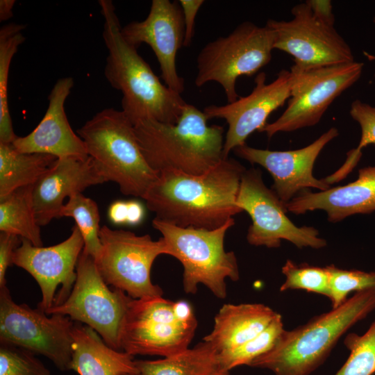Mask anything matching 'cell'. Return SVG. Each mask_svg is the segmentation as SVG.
Returning a JSON list of instances; mask_svg holds the SVG:
<instances>
[{
    "label": "cell",
    "mask_w": 375,
    "mask_h": 375,
    "mask_svg": "<svg viewBox=\"0 0 375 375\" xmlns=\"http://www.w3.org/2000/svg\"><path fill=\"white\" fill-rule=\"evenodd\" d=\"M245 170L240 162L226 158L199 175L163 171L144 199L160 221L183 228L215 229L243 211L237 198Z\"/></svg>",
    "instance_id": "obj_1"
},
{
    "label": "cell",
    "mask_w": 375,
    "mask_h": 375,
    "mask_svg": "<svg viewBox=\"0 0 375 375\" xmlns=\"http://www.w3.org/2000/svg\"><path fill=\"white\" fill-rule=\"evenodd\" d=\"M98 3L104 19L103 38L108 49L104 74L110 85L122 93V110L133 125L143 119L176 124L187 102L162 83L138 48L124 39L112 1Z\"/></svg>",
    "instance_id": "obj_2"
},
{
    "label": "cell",
    "mask_w": 375,
    "mask_h": 375,
    "mask_svg": "<svg viewBox=\"0 0 375 375\" xmlns=\"http://www.w3.org/2000/svg\"><path fill=\"white\" fill-rule=\"evenodd\" d=\"M204 112L186 103L175 124L143 119L134 124L142 153L149 165L160 173L175 170L203 174L224 158V127L208 125Z\"/></svg>",
    "instance_id": "obj_3"
},
{
    "label": "cell",
    "mask_w": 375,
    "mask_h": 375,
    "mask_svg": "<svg viewBox=\"0 0 375 375\" xmlns=\"http://www.w3.org/2000/svg\"><path fill=\"white\" fill-rule=\"evenodd\" d=\"M375 309V288L356 292L341 306L281 333L275 345L250 367L274 375H310L327 358L338 340Z\"/></svg>",
    "instance_id": "obj_4"
},
{
    "label": "cell",
    "mask_w": 375,
    "mask_h": 375,
    "mask_svg": "<svg viewBox=\"0 0 375 375\" xmlns=\"http://www.w3.org/2000/svg\"><path fill=\"white\" fill-rule=\"evenodd\" d=\"M77 134L106 182L116 183L124 195L144 199L159 173L146 161L134 125L122 110H101Z\"/></svg>",
    "instance_id": "obj_5"
},
{
    "label": "cell",
    "mask_w": 375,
    "mask_h": 375,
    "mask_svg": "<svg viewBox=\"0 0 375 375\" xmlns=\"http://www.w3.org/2000/svg\"><path fill=\"white\" fill-rule=\"evenodd\" d=\"M234 224L232 218L222 226L208 230L183 228L153 219L152 226L162 234L168 255L183 266V284L186 293L195 294L198 285L202 284L223 299L227 294L226 279L239 280L235 254L224 249L226 233Z\"/></svg>",
    "instance_id": "obj_6"
},
{
    "label": "cell",
    "mask_w": 375,
    "mask_h": 375,
    "mask_svg": "<svg viewBox=\"0 0 375 375\" xmlns=\"http://www.w3.org/2000/svg\"><path fill=\"white\" fill-rule=\"evenodd\" d=\"M197 324L187 301L132 299L120 330L119 350L133 356H171L189 349Z\"/></svg>",
    "instance_id": "obj_7"
},
{
    "label": "cell",
    "mask_w": 375,
    "mask_h": 375,
    "mask_svg": "<svg viewBox=\"0 0 375 375\" xmlns=\"http://www.w3.org/2000/svg\"><path fill=\"white\" fill-rule=\"evenodd\" d=\"M274 42V33L267 25L241 23L228 35L209 42L201 49L197 58L196 86L217 82L228 103L234 102L240 97L238 78L251 76L267 65L272 59Z\"/></svg>",
    "instance_id": "obj_8"
},
{
    "label": "cell",
    "mask_w": 375,
    "mask_h": 375,
    "mask_svg": "<svg viewBox=\"0 0 375 375\" xmlns=\"http://www.w3.org/2000/svg\"><path fill=\"white\" fill-rule=\"evenodd\" d=\"M101 251L95 260L103 281L134 299L162 297L160 286L151 280V269L156 258L168 255L162 238L153 240L149 234L138 235L126 230L100 228Z\"/></svg>",
    "instance_id": "obj_9"
},
{
    "label": "cell",
    "mask_w": 375,
    "mask_h": 375,
    "mask_svg": "<svg viewBox=\"0 0 375 375\" xmlns=\"http://www.w3.org/2000/svg\"><path fill=\"white\" fill-rule=\"evenodd\" d=\"M74 322L59 314L15 303L7 286L0 288V342L50 360L60 371L71 370Z\"/></svg>",
    "instance_id": "obj_10"
},
{
    "label": "cell",
    "mask_w": 375,
    "mask_h": 375,
    "mask_svg": "<svg viewBox=\"0 0 375 375\" xmlns=\"http://www.w3.org/2000/svg\"><path fill=\"white\" fill-rule=\"evenodd\" d=\"M132 299L121 290L110 288L99 274L94 259L83 251L69 297L46 313L65 315L89 326L109 347L119 350L120 330Z\"/></svg>",
    "instance_id": "obj_11"
},
{
    "label": "cell",
    "mask_w": 375,
    "mask_h": 375,
    "mask_svg": "<svg viewBox=\"0 0 375 375\" xmlns=\"http://www.w3.org/2000/svg\"><path fill=\"white\" fill-rule=\"evenodd\" d=\"M291 13L289 21L269 19L266 25L274 33V49L293 57L292 73L355 61L351 47L334 26L319 21L306 2L295 5Z\"/></svg>",
    "instance_id": "obj_12"
},
{
    "label": "cell",
    "mask_w": 375,
    "mask_h": 375,
    "mask_svg": "<svg viewBox=\"0 0 375 375\" xmlns=\"http://www.w3.org/2000/svg\"><path fill=\"white\" fill-rule=\"evenodd\" d=\"M364 63L353 62L292 73L291 96L283 114L260 132L269 138L317 124L329 106L361 76Z\"/></svg>",
    "instance_id": "obj_13"
},
{
    "label": "cell",
    "mask_w": 375,
    "mask_h": 375,
    "mask_svg": "<svg viewBox=\"0 0 375 375\" xmlns=\"http://www.w3.org/2000/svg\"><path fill=\"white\" fill-rule=\"evenodd\" d=\"M237 204L250 216L252 224L247 235V242L253 246L278 248L281 240L297 247L321 249L326 241L319 237L312 226L299 227L286 215L285 204L263 182L258 169H246L242 176Z\"/></svg>",
    "instance_id": "obj_14"
},
{
    "label": "cell",
    "mask_w": 375,
    "mask_h": 375,
    "mask_svg": "<svg viewBox=\"0 0 375 375\" xmlns=\"http://www.w3.org/2000/svg\"><path fill=\"white\" fill-rule=\"evenodd\" d=\"M84 248L83 236L75 224L64 241L47 247H35L21 238L12 265L29 273L40 286L38 308L45 312L69 297L76 279V265Z\"/></svg>",
    "instance_id": "obj_15"
},
{
    "label": "cell",
    "mask_w": 375,
    "mask_h": 375,
    "mask_svg": "<svg viewBox=\"0 0 375 375\" xmlns=\"http://www.w3.org/2000/svg\"><path fill=\"white\" fill-rule=\"evenodd\" d=\"M266 74L261 72L255 77V86L249 95L224 106L204 108L203 112L208 119H224L228 124L223 149L224 158H228L234 149L246 144L252 133L260 132L267 124L269 115L290 99L292 81L290 71L282 69L269 83H266Z\"/></svg>",
    "instance_id": "obj_16"
},
{
    "label": "cell",
    "mask_w": 375,
    "mask_h": 375,
    "mask_svg": "<svg viewBox=\"0 0 375 375\" xmlns=\"http://www.w3.org/2000/svg\"><path fill=\"white\" fill-rule=\"evenodd\" d=\"M124 39L138 48L142 43L150 46L159 63L165 84L181 94L185 81L176 68V55L183 47L185 25L178 1L153 0L147 17L131 22L122 28Z\"/></svg>",
    "instance_id": "obj_17"
},
{
    "label": "cell",
    "mask_w": 375,
    "mask_h": 375,
    "mask_svg": "<svg viewBox=\"0 0 375 375\" xmlns=\"http://www.w3.org/2000/svg\"><path fill=\"white\" fill-rule=\"evenodd\" d=\"M339 135L332 127L316 140L301 149L291 151H270L256 149L244 144L234 149V153L251 164H258L272 175V190L286 204L303 190L313 188L324 191L331 185L317 179L312 169L324 147Z\"/></svg>",
    "instance_id": "obj_18"
},
{
    "label": "cell",
    "mask_w": 375,
    "mask_h": 375,
    "mask_svg": "<svg viewBox=\"0 0 375 375\" xmlns=\"http://www.w3.org/2000/svg\"><path fill=\"white\" fill-rule=\"evenodd\" d=\"M74 86L72 77L58 79L49 96L47 111L38 126L28 135L12 142L22 153L54 156L57 158L88 157L83 140L72 130L65 110V103Z\"/></svg>",
    "instance_id": "obj_19"
},
{
    "label": "cell",
    "mask_w": 375,
    "mask_h": 375,
    "mask_svg": "<svg viewBox=\"0 0 375 375\" xmlns=\"http://www.w3.org/2000/svg\"><path fill=\"white\" fill-rule=\"evenodd\" d=\"M105 182L90 156L57 158L33 185V200L38 224L44 226L53 219L60 218L66 197Z\"/></svg>",
    "instance_id": "obj_20"
},
{
    "label": "cell",
    "mask_w": 375,
    "mask_h": 375,
    "mask_svg": "<svg viewBox=\"0 0 375 375\" xmlns=\"http://www.w3.org/2000/svg\"><path fill=\"white\" fill-rule=\"evenodd\" d=\"M287 212L302 215L322 210L335 223L356 214L375 211V165L359 169L358 179L318 192L305 190L285 204Z\"/></svg>",
    "instance_id": "obj_21"
},
{
    "label": "cell",
    "mask_w": 375,
    "mask_h": 375,
    "mask_svg": "<svg viewBox=\"0 0 375 375\" xmlns=\"http://www.w3.org/2000/svg\"><path fill=\"white\" fill-rule=\"evenodd\" d=\"M278 314L262 303L224 304L215 317L212 331L203 341L219 353L233 349L259 335Z\"/></svg>",
    "instance_id": "obj_22"
},
{
    "label": "cell",
    "mask_w": 375,
    "mask_h": 375,
    "mask_svg": "<svg viewBox=\"0 0 375 375\" xmlns=\"http://www.w3.org/2000/svg\"><path fill=\"white\" fill-rule=\"evenodd\" d=\"M71 370L79 375L138 373L133 356L109 347L90 327L74 322Z\"/></svg>",
    "instance_id": "obj_23"
},
{
    "label": "cell",
    "mask_w": 375,
    "mask_h": 375,
    "mask_svg": "<svg viewBox=\"0 0 375 375\" xmlns=\"http://www.w3.org/2000/svg\"><path fill=\"white\" fill-rule=\"evenodd\" d=\"M56 159L49 154L22 153L12 143L0 142V197L34 185Z\"/></svg>",
    "instance_id": "obj_24"
},
{
    "label": "cell",
    "mask_w": 375,
    "mask_h": 375,
    "mask_svg": "<svg viewBox=\"0 0 375 375\" xmlns=\"http://www.w3.org/2000/svg\"><path fill=\"white\" fill-rule=\"evenodd\" d=\"M140 375H206L219 368V352L203 341L192 349L156 360H135Z\"/></svg>",
    "instance_id": "obj_25"
},
{
    "label": "cell",
    "mask_w": 375,
    "mask_h": 375,
    "mask_svg": "<svg viewBox=\"0 0 375 375\" xmlns=\"http://www.w3.org/2000/svg\"><path fill=\"white\" fill-rule=\"evenodd\" d=\"M33 185L19 188L0 197V231L17 235L35 247H43L33 200Z\"/></svg>",
    "instance_id": "obj_26"
},
{
    "label": "cell",
    "mask_w": 375,
    "mask_h": 375,
    "mask_svg": "<svg viewBox=\"0 0 375 375\" xmlns=\"http://www.w3.org/2000/svg\"><path fill=\"white\" fill-rule=\"evenodd\" d=\"M25 24L10 23L0 28V142L12 143L17 138L8 106V77L12 58L25 41Z\"/></svg>",
    "instance_id": "obj_27"
},
{
    "label": "cell",
    "mask_w": 375,
    "mask_h": 375,
    "mask_svg": "<svg viewBox=\"0 0 375 375\" xmlns=\"http://www.w3.org/2000/svg\"><path fill=\"white\" fill-rule=\"evenodd\" d=\"M59 217H70L75 220L84 240L83 251L97 260L102 247L99 238L100 215L97 203L82 193L74 194L63 205Z\"/></svg>",
    "instance_id": "obj_28"
},
{
    "label": "cell",
    "mask_w": 375,
    "mask_h": 375,
    "mask_svg": "<svg viewBox=\"0 0 375 375\" xmlns=\"http://www.w3.org/2000/svg\"><path fill=\"white\" fill-rule=\"evenodd\" d=\"M282 316L278 313L269 326L255 338L233 349L219 353L220 369L230 371L248 365L257 357L269 351L284 331Z\"/></svg>",
    "instance_id": "obj_29"
},
{
    "label": "cell",
    "mask_w": 375,
    "mask_h": 375,
    "mask_svg": "<svg viewBox=\"0 0 375 375\" xmlns=\"http://www.w3.org/2000/svg\"><path fill=\"white\" fill-rule=\"evenodd\" d=\"M344 343L350 354L335 375H372L375 372V319L364 334L349 333Z\"/></svg>",
    "instance_id": "obj_30"
},
{
    "label": "cell",
    "mask_w": 375,
    "mask_h": 375,
    "mask_svg": "<svg viewBox=\"0 0 375 375\" xmlns=\"http://www.w3.org/2000/svg\"><path fill=\"white\" fill-rule=\"evenodd\" d=\"M282 273L285 276V282L280 291L303 290L329 297V275L326 268L310 265L307 263L298 265L287 260L282 267Z\"/></svg>",
    "instance_id": "obj_31"
},
{
    "label": "cell",
    "mask_w": 375,
    "mask_h": 375,
    "mask_svg": "<svg viewBox=\"0 0 375 375\" xmlns=\"http://www.w3.org/2000/svg\"><path fill=\"white\" fill-rule=\"evenodd\" d=\"M326 268L329 275V297L332 308L341 306L347 299V295L375 288V272L360 270H347L338 268L334 265Z\"/></svg>",
    "instance_id": "obj_32"
},
{
    "label": "cell",
    "mask_w": 375,
    "mask_h": 375,
    "mask_svg": "<svg viewBox=\"0 0 375 375\" xmlns=\"http://www.w3.org/2000/svg\"><path fill=\"white\" fill-rule=\"evenodd\" d=\"M0 375H51V373L33 353L1 343Z\"/></svg>",
    "instance_id": "obj_33"
},
{
    "label": "cell",
    "mask_w": 375,
    "mask_h": 375,
    "mask_svg": "<svg viewBox=\"0 0 375 375\" xmlns=\"http://www.w3.org/2000/svg\"><path fill=\"white\" fill-rule=\"evenodd\" d=\"M349 114L361 129V137L356 149L362 151L369 144H375V106L357 99L351 103Z\"/></svg>",
    "instance_id": "obj_34"
},
{
    "label": "cell",
    "mask_w": 375,
    "mask_h": 375,
    "mask_svg": "<svg viewBox=\"0 0 375 375\" xmlns=\"http://www.w3.org/2000/svg\"><path fill=\"white\" fill-rule=\"evenodd\" d=\"M21 244V238L14 234L0 232V288L6 286V273L12 265L15 251Z\"/></svg>",
    "instance_id": "obj_35"
},
{
    "label": "cell",
    "mask_w": 375,
    "mask_h": 375,
    "mask_svg": "<svg viewBox=\"0 0 375 375\" xmlns=\"http://www.w3.org/2000/svg\"><path fill=\"white\" fill-rule=\"evenodd\" d=\"M179 4L181 7L184 25H185V38L183 47H189L194 37L195 17L204 3L203 0H179Z\"/></svg>",
    "instance_id": "obj_36"
},
{
    "label": "cell",
    "mask_w": 375,
    "mask_h": 375,
    "mask_svg": "<svg viewBox=\"0 0 375 375\" xmlns=\"http://www.w3.org/2000/svg\"><path fill=\"white\" fill-rule=\"evenodd\" d=\"M310 7L313 15L320 22L334 26L335 16L330 0H307L305 1Z\"/></svg>",
    "instance_id": "obj_37"
},
{
    "label": "cell",
    "mask_w": 375,
    "mask_h": 375,
    "mask_svg": "<svg viewBox=\"0 0 375 375\" xmlns=\"http://www.w3.org/2000/svg\"><path fill=\"white\" fill-rule=\"evenodd\" d=\"M109 220L115 224H127L128 201H115L108 207Z\"/></svg>",
    "instance_id": "obj_38"
},
{
    "label": "cell",
    "mask_w": 375,
    "mask_h": 375,
    "mask_svg": "<svg viewBox=\"0 0 375 375\" xmlns=\"http://www.w3.org/2000/svg\"><path fill=\"white\" fill-rule=\"evenodd\" d=\"M145 210L142 204L137 200L128 201L127 224L132 226L140 224L144 219Z\"/></svg>",
    "instance_id": "obj_39"
},
{
    "label": "cell",
    "mask_w": 375,
    "mask_h": 375,
    "mask_svg": "<svg viewBox=\"0 0 375 375\" xmlns=\"http://www.w3.org/2000/svg\"><path fill=\"white\" fill-rule=\"evenodd\" d=\"M15 3V0L0 1V22L6 21L13 16L12 9Z\"/></svg>",
    "instance_id": "obj_40"
},
{
    "label": "cell",
    "mask_w": 375,
    "mask_h": 375,
    "mask_svg": "<svg viewBox=\"0 0 375 375\" xmlns=\"http://www.w3.org/2000/svg\"><path fill=\"white\" fill-rule=\"evenodd\" d=\"M206 375H230L229 371L218 368Z\"/></svg>",
    "instance_id": "obj_41"
},
{
    "label": "cell",
    "mask_w": 375,
    "mask_h": 375,
    "mask_svg": "<svg viewBox=\"0 0 375 375\" xmlns=\"http://www.w3.org/2000/svg\"><path fill=\"white\" fill-rule=\"evenodd\" d=\"M122 375H140L139 373H127V374H123Z\"/></svg>",
    "instance_id": "obj_42"
},
{
    "label": "cell",
    "mask_w": 375,
    "mask_h": 375,
    "mask_svg": "<svg viewBox=\"0 0 375 375\" xmlns=\"http://www.w3.org/2000/svg\"><path fill=\"white\" fill-rule=\"evenodd\" d=\"M373 22L375 23V16H374V17L373 19ZM369 57L372 58V59H375V56H370Z\"/></svg>",
    "instance_id": "obj_43"
}]
</instances>
